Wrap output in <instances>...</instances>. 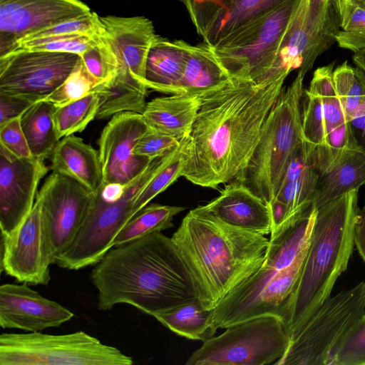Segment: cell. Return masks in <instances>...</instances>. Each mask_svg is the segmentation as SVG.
<instances>
[{"mask_svg":"<svg viewBox=\"0 0 365 365\" xmlns=\"http://www.w3.org/2000/svg\"><path fill=\"white\" fill-rule=\"evenodd\" d=\"M286 78L233 80L206 95L189 136L182 176L210 188L236 180L261 138Z\"/></svg>","mask_w":365,"mask_h":365,"instance_id":"cell-1","label":"cell"},{"mask_svg":"<svg viewBox=\"0 0 365 365\" xmlns=\"http://www.w3.org/2000/svg\"><path fill=\"white\" fill-rule=\"evenodd\" d=\"M301 0H284L210 46L233 80L265 78Z\"/></svg>","mask_w":365,"mask_h":365,"instance_id":"cell-6","label":"cell"},{"mask_svg":"<svg viewBox=\"0 0 365 365\" xmlns=\"http://www.w3.org/2000/svg\"><path fill=\"white\" fill-rule=\"evenodd\" d=\"M284 0H228L225 7L202 36L211 46L230 32L274 8Z\"/></svg>","mask_w":365,"mask_h":365,"instance_id":"cell-33","label":"cell"},{"mask_svg":"<svg viewBox=\"0 0 365 365\" xmlns=\"http://www.w3.org/2000/svg\"><path fill=\"white\" fill-rule=\"evenodd\" d=\"M49 168L44 160L17 158L0 146L1 235L10 237L30 213Z\"/></svg>","mask_w":365,"mask_h":365,"instance_id":"cell-17","label":"cell"},{"mask_svg":"<svg viewBox=\"0 0 365 365\" xmlns=\"http://www.w3.org/2000/svg\"><path fill=\"white\" fill-rule=\"evenodd\" d=\"M0 146L17 158H32L21 125V117L0 125Z\"/></svg>","mask_w":365,"mask_h":365,"instance_id":"cell-45","label":"cell"},{"mask_svg":"<svg viewBox=\"0 0 365 365\" xmlns=\"http://www.w3.org/2000/svg\"><path fill=\"white\" fill-rule=\"evenodd\" d=\"M96 82L86 69L81 58L65 81L44 100L60 107L93 92Z\"/></svg>","mask_w":365,"mask_h":365,"instance_id":"cell-39","label":"cell"},{"mask_svg":"<svg viewBox=\"0 0 365 365\" xmlns=\"http://www.w3.org/2000/svg\"><path fill=\"white\" fill-rule=\"evenodd\" d=\"M318 177L312 154L303 140L294 153L274 198L286 206L287 222L297 220L312 209Z\"/></svg>","mask_w":365,"mask_h":365,"instance_id":"cell-23","label":"cell"},{"mask_svg":"<svg viewBox=\"0 0 365 365\" xmlns=\"http://www.w3.org/2000/svg\"><path fill=\"white\" fill-rule=\"evenodd\" d=\"M350 125L358 146L365 152V113L352 118Z\"/></svg>","mask_w":365,"mask_h":365,"instance_id":"cell-48","label":"cell"},{"mask_svg":"<svg viewBox=\"0 0 365 365\" xmlns=\"http://www.w3.org/2000/svg\"><path fill=\"white\" fill-rule=\"evenodd\" d=\"M304 76L283 88L266 120L261 138L245 169L236 179L269 205L287 166L303 142L301 102Z\"/></svg>","mask_w":365,"mask_h":365,"instance_id":"cell-5","label":"cell"},{"mask_svg":"<svg viewBox=\"0 0 365 365\" xmlns=\"http://www.w3.org/2000/svg\"><path fill=\"white\" fill-rule=\"evenodd\" d=\"M56 107L40 101L21 116V125L33 157L44 160L51 157L58 142L53 115Z\"/></svg>","mask_w":365,"mask_h":365,"instance_id":"cell-32","label":"cell"},{"mask_svg":"<svg viewBox=\"0 0 365 365\" xmlns=\"http://www.w3.org/2000/svg\"><path fill=\"white\" fill-rule=\"evenodd\" d=\"M318 174L312 205L316 209L365 184V152L361 148L351 150Z\"/></svg>","mask_w":365,"mask_h":365,"instance_id":"cell-29","label":"cell"},{"mask_svg":"<svg viewBox=\"0 0 365 365\" xmlns=\"http://www.w3.org/2000/svg\"><path fill=\"white\" fill-rule=\"evenodd\" d=\"M365 312V282L329 297L291 337L275 365H329L336 346Z\"/></svg>","mask_w":365,"mask_h":365,"instance_id":"cell-10","label":"cell"},{"mask_svg":"<svg viewBox=\"0 0 365 365\" xmlns=\"http://www.w3.org/2000/svg\"><path fill=\"white\" fill-rule=\"evenodd\" d=\"M98 103V96L92 92L68 104L56 107L53 120L59 140L83 131L96 118Z\"/></svg>","mask_w":365,"mask_h":365,"instance_id":"cell-36","label":"cell"},{"mask_svg":"<svg viewBox=\"0 0 365 365\" xmlns=\"http://www.w3.org/2000/svg\"><path fill=\"white\" fill-rule=\"evenodd\" d=\"M148 89L129 73L118 69L93 89L99 98L96 118L106 119L123 112L142 114L147 104Z\"/></svg>","mask_w":365,"mask_h":365,"instance_id":"cell-28","label":"cell"},{"mask_svg":"<svg viewBox=\"0 0 365 365\" xmlns=\"http://www.w3.org/2000/svg\"><path fill=\"white\" fill-rule=\"evenodd\" d=\"M99 19L101 36L117 61L118 69L145 85L147 57L157 35L153 22L145 16H106Z\"/></svg>","mask_w":365,"mask_h":365,"instance_id":"cell-21","label":"cell"},{"mask_svg":"<svg viewBox=\"0 0 365 365\" xmlns=\"http://www.w3.org/2000/svg\"><path fill=\"white\" fill-rule=\"evenodd\" d=\"M41 200L34 205L14 232L1 235V272L19 282L47 285L51 279L41 217Z\"/></svg>","mask_w":365,"mask_h":365,"instance_id":"cell-19","label":"cell"},{"mask_svg":"<svg viewBox=\"0 0 365 365\" xmlns=\"http://www.w3.org/2000/svg\"><path fill=\"white\" fill-rule=\"evenodd\" d=\"M339 30L340 19L334 0H301L265 78L287 77L296 69L304 76L316 59L336 42Z\"/></svg>","mask_w":365,"mask_h":365,"instance_id":"cell-13","label":"cell"},{"mask_svg":"<svg viewBox=\"0 0 365 365\" xmlns=\"http://www.w3.org/2000/svg\"><path fill=\"white\" fill-rule=\"evenodd\" d=\"M89 11L80 0H0V57L28 36Z\"/></svg>","mask_w":365,"mask_h":365,"instance_id":"cell-18","label":"cell"},{"mask_svg":"<svg viewBox=\"0 0 365 365\" xmlns=\"http://www.w3.org/2000/svg\"><path fill=\"white\" fill-rule=\"evenodd\" d=\"M100 27L96 43L79 56L97 85L109 79L118 70L117 61L101 36Z\"/></svg>","mask_w":365,"mask_h":365,"instance_id":"cell-42","label":"cell"},{"mask_svg":"<svg viewBox=\"0 0 365 365\" xmlns=\"http://www.w3.org/2000/svg\"><path fill=\"white\" fill-rule=\"evenodd\" d=\"M355 246L365 262V205L359 212L354 231Z\"/></svg>","mask_w":365,"mask_h":365,"instance_id":"cell-47","label":"cell"},{"mask_svg":"<svg viewBox=\"0 0 365 365\" xmlns=\"http://www.w3.org/2000/svg\"><path fill=\"white\" fill-rule=\"evenodd\" d=\"M153 317L178 335L202 342L213 337L218 329L213 321L212 309L205 308L199 300L183 304Z\"/></svg>","mask_w":365,"mask_h":365,"instance_id":"cell-31","label":"cell"},{"mask_svg":"<svg viewBox=\"0 0 365 365\" xmlns=\"http://www.w3.org/2000/svg\"><path fill=\"white\" fill-rule=\"evenodd\" d=\"M317 209L312 207L297 220L270 234L263 265L276 270L290 266L309 244Z\"/></svg>","mask_w":365,"mask_h":365,"instance_id":"cell-30","label":"cell"},{"mask_svg":"<svg viewBox=\"0 0 365 365\" xmlns=\"http://www.w3.org/2000/svg\"><path fill=\"white\" fill-rule=\"evenodd\" d=\"M174 153L175 149L153 160L140 174L125 184V192L118 200L106 202L97 196L72 245L55 264L78 270L99 262L113 247L118 233L133 217L132 210L138 195Z\"/></svg>","mask_w":365,"mask_h":365,"instance_id":"cell-9","label":"cell"},{"mask_svg":"<svg viewBox=\"0 0 365 365\" xmlns=\"http://www.w3.org/2000/svg\"><path fill=\"white\" fill-rule=\"evenodd\" d=\"M33 104L24 98L0 93V125L21 117Z\"/></svg>","mask_w":365,"mask_h":365,"instance_id":"cell-46","label":"cell"},{"mask_svg":"<svg viewBox=\"0 0 365 365\" xmlns=\"http://www.w3.org/2000/svg\"><path fill=\"white\" fill-rule=\"evenodd\" d=\"M53 173L70 178L97 196L103 185L98 151L81 138H61L51 155Z\"/></svg>","mask_w":365,"mask_h":365,"instance_id":"cell-24","label":"cell"},{"mask_svg":"<svg viewBox=\"0 0 365 365\" xmlns=\"http://www.w3.org/2000/svg\"><path fill=\"white\" fill-rule=\"evenodd\" d=\"M198 207L227 225L264 236L270 235L269 205L239 180L230 182L218 197Z\"/></svg>","mask_w":365,"mask_h":365,"instance_id":"cell-22","label":"cell"},{"mask_svg":"<svg viewBox=\"0 0 365 365\" xmlns=\"http://www.w3.org/2000/svg\"><path fill=\"white\" fill-rule=\"evenodd\" d=\"M133 359L83 331L2 333L0 365H131Z\"/></svg>","mask_w":365,"mask_h":365,"instance_id":"cell-8","label":"cell"},{"mask_svg":"<svg viewBox=\"0 0 365 365\" xmlns=\"http://www.w3.org/2000/svg\"><path fill=\"white\" fill-rule=\"evenodd\" d=\"M306 250L290 266L281 270L262 264L232 289L212 309L216 327L226 329L265 316L276 317L287 326Z\"/></svg>","mask_w":365,"mask_h":365,"instance_id":"cell-11","label":"cell"},{"mask_svg":"<svg viewBox=\"0 0 365 365\" xmlns=\"http://www.w3.org/2000/svg\"><path fill=\"white\" fill-rule=\"evenodd\" d=\"M36 196L41 200L46 250L53 264L72 245L97 196L77 181L53 172Z\"/></svg>","mask_w":365,"mask_h":365,"instance_id":"cell-14","label":"cell"},{"mask_svg":"<svg viewBox=\"0 0 365 365\" xmlns=\"http://www.w3.org/2000/svg\"><path fill=\"white\" fill-rule=\"evenodd\" d=\"M358 192H347L317 209L289 310L287 327L291 337L330 297L336 281L346 269L355 246Z\"/></svg>","mask_w":365,"mask_h":365,"instance_id":"cell-4","label":"cell"},{"mask_svg":"<svg viewBox=\"0 0 365 365\" xmlns=\"http://www.w3.org/2000/svg\"><path fill=\"white\" fill-rule=\"evenodd\" d=\"M187 10L196 31L202 37L225 7L228 0H179Z\"/></svg>","mask_w":365,"mask_h":365,"instance_id":"cell-43","label":"cell"},{"mask_svg":"<svg viewBox=\"0 0 365 365\" xmlns=\"http://www.w3.org/2000/svg\"><path fill=\"white\" fill-rule=\"evenodd\" d=\"M180 143L173 136L149 128L138 142L134 153L154 160L173 150Z\"/></svg>","mask_w":365,"mask_h":365,"instance_id":"cell-44","label":"cell"},{"mask_svg":"<svg viewBox=\"0 0 365 365\" xmlns=\"http://www.w3.org/2000/svg\"><path fill=\"white\" fill-rule=\"evenodd\" d=\"M329 365H365V312L339 342Z\"/></svg>","mask_w":365,"mask_h":365,"instance_id":"cell-40","label":"cell"},{"mask_svg":"<svg viewBox=\"0 0 365 365\" xmlns=\"http://www.w3.org/2000/svg\"><path fill=\"white\" fill-rule=\"evenodd\" d=\"M98 31L94 35L73 34L24 40L17 44L14 51L18 50L45 51L71 53L81 56L90 46L96 43Z\"/></svg>","mask_w":365,"mask_h":365,"instance_id":"cell-38","label":"cell"},{"mask_svg":"<svg viewBox=\"0 0 365 365\" xmlns=\"http://www.w3.org/2000/svg\"><path fill=\"white\" fill-rule=\"evenodd\" d=\"M188 141L189 137L180 140L173 157L153 177L138 195L132 210L133 217L182 176Z\"/></svg>","mask_w":365,"mask_h":365,"instance_id":"cell-37","label":"cell"},{"mask_svg":"<svg viewBox=\"0 0 365 365\" xmlns=\"http://www.w3.org/2000/svg\"><path fill=\"white\" fill-rule=\"evenodd\" d=\"M205 341L186 365L275 364L287 352L291 336L279 318L265 316L225 329Z\"/></svg>","mask_w":365,"mask_h":365,"instance_id":"cell-12","label":"cell"},{"mask_svg":"<svg viewBox=\"0 0 365 365\" xmlns=\"http://www.w3.org/2000/svg\"><path fill=\"white\" fill-rule=\"evenodd\" d=\"M195 279L199 300L212 309L263 264L269 239L191 210L171 237Z\"/></svg>","mask_w":365,"mask_h":365,"instance_id":"cell-3","label":"cell"},{"mask_svg":"<svg viewBox=\"0 0 365 365\" xmlns=\"http://www.w3.org/2000/svg\"><path fill=\"white\" fill-rule=\"evenodd\" d=\"M340 19V34L346 40L365 46V0H334Z\"/></svg>","mask_w":365,"mask_h":365,"instance_id":"cell-41","label":"cell"},{"mask_svg":"<svg viewBox=\"0 0 365 365\" xmlns=\"http://www.w3.org/2000/svg\"><path fill=\"white\" fill-rule=\"evenodd\" d=\"M202 98L187 94L158 97L147 102L142 115L150 129L181 140L190 136Z\"/></svg>","mask_w":365,"mask_h":365,"instance_id":"cell-26","label":"cell"},{"mask_svg":"<svg viewBox=\"0 0 365 365\" xmlns=\"http://www.w3.org/2000/svg\"><path fill=\"white\" fill-rule=\"evenodd\" d=\"M333 79L338 97L349 120L364 113L365 72L344 61L334 70Z\"/></svg>","mask_w":365,"mask_h":365,"instance_id":"cell-35","label":"cell"},{"mask_svg":"<svg viewBox=\"0 0 365 365\" xmlns=\"http://www.w3.org/2000/svg\"><path fill=\"white\" fill-rule=\"evenodd\" d=\"M190 46L182 40L169 41L156 35L146 61L148 88L165 93L180 94V83Z\"/></svg>","mask_w":365,"mask_h":365,"instance_id":"cell-25","label":"cell"},{"mask_svg":"<svg viewBox=\"0 0 365 365\" xmlns=\"http://www.w3.org/2000/svg\"><path fill=\"white\" fill-rule=\"evenodd\" d=\"M232 81L209 45H191L180 83V94L204 98Z\"/></svg>","mask_w":365,"mask_h":365,"instance_id":"cell-27","label":"cell"},{"mask_svg":"<svg viewBox=\"0 0 365 365\" xmlns=\"http://www.w3.org/2000/svg\"><path fill=\"white\" fill-rule=\"evenodd\" d=\"M353 61L357 67L365 72V49L355 53L353 56Z\"/></svg>","mask_w":365,"mask_h":365,"instance_id":"cell-49","label":"cell"},{"mask_svg":"<svg viewBox=\"0 0 365 365\" xmlns=\"http://www.w3.org/2000/svg\"><path fill=\"white\" fill-rule=\"evenodd\" d=\"M91 279L103 311L126 304L154 317L199 300L187 263L161 232L113 247L94 265Z\"/></svg>","mask_w":365,"mask_h":365,"instance_id":"cell-2","label":"cell"},{"mask_svg":"<svg viewBox=\"0 0 365 365\" xmlns=\"http://www.w3.org/2000/svg\"><path fill=\"white\" fill-rule=\"evenodd\" d=\"M148 129L140 113L123 112L112 116L98 142L103 185H125L151 163L153 160L134 153Z\"/></svg>","mask_w":365,"mask_h":365,"instance_id":"cell-16","label":"cell"},{"mask_svg":"<svg viewBox=\"0 0 365 365\" xmlns=\"http://www.w3.org/2000/svg\"><path fill=\"white\" fill-rule=\"evenodd\" d=\"M79 58L75 53L31 50L0 57V93L34 103L43 101L65 81Z\"/></svg>","mask_w":365,"mask_h":365,"instance_id":"cell-15","label":"cell"},{"mask_svg":"<svg viewBox=\"0 0 365 365\" xmlns=\"http://www.w3.org/2000/svg\"><path fill=\"white\" fill-rule=\"evenodd\" d=\"M74 314L23 284L6 283L0 287V326L37 332L60 327Z\"/></svg>","mask_w":365,"mask_h":365,"instance_id":"cell-20","label":"cell"},{"mask_svg":"<svg viewBox=\"0 0 365 365\" xmlns=\"http://www.w3.org/2000/svg\"><path fill=\"white\" fill-rule=\"evenodd\" d=\"M185 209L179 206L148 204L120 230L113 240V247L173 227V217Z\"/></svg>","mask_w":365,"mask_h":365,"instance_id":"cell-34","label":"cell"},{"mask_svg":"<svg viewBox=\"0 0 365 365\" xmlns=\"http://www.w3.org/2000/svg\"><path fill=\"white\" fill-rule=\"evenodd\" d=\"M334 63L315 70L302 108L303 140L311 151L318 173L346 153L360 148L335 89Z\"/></svg>","mask_w":365,"mask_h":365,"instance_id":"cell-7","label":"cell"}]
</instances>
